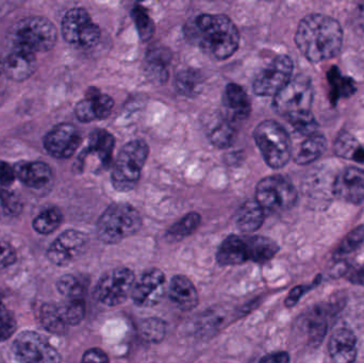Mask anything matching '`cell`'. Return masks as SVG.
Segmentation results:
<instances>
[{"instance_id": "obj_39", "label": "cell", "mask_w": 364, "mask_h": 363, "mask_svg": "<svg viewBox=\"0 0 364 363\" xmlns=\"http://www.w3.org/2000/svg\"><path fill=\"white\" fill-rule=\"evenodd\" d=\"M176 87L181 94L192 96L199 93L201 87V77L194 70H181L176 77Z\"/></svg>"}, {"instance_id": "obj_48", "label": "cell", "mask_w": 364, "mask_h": 363, "mask_svg": "<svg viewBox=\"0 0 364 363\" xmlns=\"http://www.w3.org/2000/svg\"><path fill=\"white\" fill-rule=\"evenodd\" d=\"M309 290V288L307 287H295L292 291L289 294L288 298L286 300V306L287 307H293L297 304L299 300H301V296L305 294V292H307Z\"/></svg>"}, {"instance_id": "obj_18", "label": "cell", "mask_w": 364, "mask_h": 363, "mask_svg": "<svg viewBox=\"0 0 364 363\" xmlns=\"http://www.w3.org/2000/svg\"><path fill=\"white\" fill-rule=\"evenodd\" d=\"M2 61H4L6 79L17 81V82L29 78L38 67V61L34 53L18 50V49H14Z\"/></svg>"}, {"instance_id": "obj_47", "label": "cell", "mask_w": 364, "mask_h": 363, "mask_svg": "<svg viewBox=\"0 0 364 363\" xmlns=\"http://www.w3.org/2000/svg\"><path fill=\"white\" fill-rule=\"evenodd\" d=\"M257 363H290V355L286 352L269 354L259 359Z\"/></svg>"}, {"instance_id": "obj_10", "label": "cell", "mask_w": 364, "mask_h": 363, "mask_svg": "<svg viewBox=\"0 0 364 363\" xmlns=\"http://www.w3.org/2000/svg\"><path fill=\"white\" fill-rule=\"evenodd\" d=\"M62 36L73 46L90 48L97 44L100 29L87 10L83 8L70 9L62 21Z\"/></svg>"}, {"instance_id": "obj_35", "label": "cell", "mask_w": 364, "mask_h": 363, "mask_svg": "<svg viewBox=\"0 0 364 363\" xmlns=\"http://www.w3.org/2000/svg\"><path fill=\"white\" fill-rule=\"evenodd\" d=\"M328 81L331 87L333 102H337L340 98L348 97L356 91L354 81L348 77L342 76L336 67L329 70Z\"/></svg>"}, {"instance_id": "obj_42", "label": "cell", "mask_w": 364, "mask_h": 363, "mask_svg": "<svg viewBox=\"0 0 364 363\" xmlns=\"http://www.w3.org/2000/svg\"><path fill=\"white\" fill-rule=\"evenodd\" d=\"M23 207V202L14 192L0 187V210L4 215L16 217L21 215Z\"/></svg>"}, {"instance_id": "obj_43", "label": "cell", "mask_w": 364, "mask_h": 363, "mask_svg": "<svg viewBox=\"0 0 364 363\" xmlns=\"http://www.w3.org/2000/svg\"><path fill=\"white\" fill-rule=\"evenodd\" d=\"M364 242V226H359L356 229L350 232L342 241L341 244L336 251L337 257H343L356 251Z\"/></svg>"}, {"instance_id": "obj_32", "label": "cell", "mask_w": 364, "mask_h": 363, "mask_svg": "<svg viewBox=\"0 0 364 363\" xmlns=\"http://www.w3.org/2000/svg\"><path fill=\"white\" fill-rule=\"evenodd\" d=\"M201 217L198 213H188L182 217L181 221L175 223L166 234V239L168 242H178L186 237L191 236L200 225Z\"/></svg>"}, {"instance_id": "obj_2", "label": "cell", "mask_w": 364, "mask_h": 363, "mask_svg": "<svg viewBox=\"0 0 364 363\" xmlns=\"http://www.w3.org/2000/svg\"><path fill=\"white\" fill-rule=\"evenodd\" d=\"M186 36L218 60L228 59L239 48V30L226 15H198L186 26Z\"/></svg>"}, {"instance_id": "obj_13", "label": "cell", "mask_w": 364, "mask_h": 363, "mask_svg": "<svg viewBox=\"0 0 364 363\" xmlns=\"http://www.w3.org/2000/svg\"><path fill=\"white\" fill-rule=\"evenodd\" d=\"M89 238L85 232L66 230L49 246L47 257L51 264L64 266L76 260L87 249Z\"/></svg>"}, {"instance_id": "obj_25", "label": "cell", "mask_w": 364, "mask_h": 363, "mask_svg": "<svg viewBox=\"0 0 364 363\" xmlns=\"http://www.w3.org/2000/svg\"><path fill=\"white\" fill-rule=\"evenodd\" d=\"M327 145L326 138L322 134L314 132L306 136V140L294 155V161L299 166L312 163L326 151Z\"/></svg>"}, {"instance_id": "obj_4", "label": "cell", "mask_w": 364, "mask_h": 363, "mask_svg": "<svg viewBox=\"0 0 364 363\" xmlns=\"http://www.w3.org/2000/svg\"><path fill=\"white\" fill-rule=\"evenodd\" d=\"M140 213L129 204H112L100 215L96 226L98 239L105 244H117L140 230Z\"/></svg>"}, {"instance_id": "obj_28", "label": "cell", "mask_w": 364, "mask_h": 363, "mask_svg": "<svg viewBox=\"0 0 364 363\" xmlns=\"http://www.w3.org/2000/svg\"><path fill=\"white\" fill-rule=\"evenodd\" d=\"M114 146V136L107 130L98 129L92 134L91 139H90L89 151L95 153L105 166H108L112 161Z\"/></svg>"}, {"instance_id": "obj_38", "label": "cell", "mask_w": 364, "mask_h": 363, "mask_svg": "<svg viewBox=\"0 0 364 363\" xmlns=\"http://www.w3.org/2000/svg\"><path fill=\"white\" fill-rule=\"evenodd\" d=\"M59 307L64 322L68 326L78 325L85 319V303L82 298L68 300V302Z\"/></svg>"}, {"instance_id": "obj_19", "label": "cell", "mask_w": 364, "mask_h": 363, "mask_svg": "<svg viewBox=\"0 0 364 363\" xmlns=\"http://www.w3.org/2000/svg\"><path fill=\"white\" fill-rule=\"evenodd\" d=\"M227 119L231 121H245L252 112V104L245 90L237 83H229L224 92Z\"/></svg>"}, {"instance_id": "obj_36", "label": "cell", "mask_w": 364, "mask_h": 363, "mask_svg": "<svg viewBox=\"0 0 364 363\" xmlns=\"http://www.w3.org/2000/svg\"><path fill=\"white\" fill-rule=\"evenodd\" d=\"M139 334L147 342L158 343L164 340L166 334V325L157 318L145 319L139 324Z\"/></svg>"}, {"instance_id": "obj_6", "label": "cell", "mask_w": 364, "mask_h": 363, "mask_svg": "<svg viewBox=\"0 0 364 363\" xmlns=\"http://www.w3.org/2000/svg\"><path fill=\"white\" fill-rule=\"evenodd\" d=\"M254 139L267 166L282 168L292 157L290 134L277 121L267 119L254 130Z\"/></svg>"}, {"instance_id": "obj_8", "label": "cell", "mask_w": 364, "mask_h": 363, "mask_svg": "<svg viewBox=\"0 0 364 363\" xmlns=\"http://www.w3.org/2000/svg\"><path fill=\"white\" fill-rule=\"evenodd\" d=\"M297 197L294 185L282 175L267 177L257 185L256 200L265 213L289 210L296 204Z\"/></svg>"}, {"instance_id": "obj_3", "label": "cell", "mask_w": 364, "mask_h": 363, "mask_svg": "<svg viewBox=\"0 0 364 363\" xmlns=\"http://www.w3.org/2000/svg\"><path fill=\"white\" fill-rule=\"evenodd\" d=\"M314 87L307 76L295 77L274 97L276 112L286 117L297 132L304 136L316 132V121L311 113Z\"/></svg>"}, {"instance_id": "obj_11", "label": "cell", "mask_w": 364, "mask_h": 363, "mask_svg": "<svg viewBox=\"0 0 364 363\" xmlns=\"http://www.w3.org/2000/svg\"><path fill=\"white\" fill-rule=\"evenodd\" d=\"M19 363H61L59 352L38 332H23L12 345Z\"/></svg>"}, {"instance_id": "obj_49", "label": "cell", "mask_w": 364, "mask_h": 363, "mask_svg": "<svg viewBox=\"0 0 364 363\" xmlns=\"http://www.w3.org/2000/svg\"><path fill=\"white\" fill-rule=\"evenodd\" d=\"M348 279H350L353 283L364 286V264L363 266H360V268L352 271V272L348 274Z\"/></svg>"}, {"instance_id": "obj_24", "label": "cell", "mask_w": 364, "mask_h": 363, "mask_svg": "<svg viewBox=\"0 0 364 363\" xmlns=\"http://www.w3.org/2000/svg\"><path fill=\"white\" fill-rule=\"evenodd\" d=\"M265 211L256 200H246L235 215V225L240 232L252 234L257 232L264 222Z\"/></svg>"}, {"instance_id": "obj_22", "label": "cell", "mask_w": 364, "mask_h": 363, "mask_svg": "<svg viewBox=\"0 0 364 363\" xmlns=\"http://www.w3.org/2000/svg\"><path fill=\"white\" fill-rule=\"evenodd\" d=\"M170 300L182 311H190L198 305V293L194 283L183 275H177L168 287Z\"/></svg>"}, {"instance_id": "obj_27", "label": "cell", "mask_w": 364, "mask_h": 363, "mask_svg": "<svg viewBox=\"0 0 364 363\" xmlns=\"http://www.w3.org/2000/svg\"><path fill=\"white\" fill-rule=\"evenodd\" d=\"M172 59V53L166 47L155 46L149 49L146 55L147 70L151 77L158 82H164L168 77V64Z\"/></svg>"}, {"instance_id": "obj_45", "label": "cell", "mask_w": 364, "mask_h": 363, "mask_svg": "<svg viewBox=\"0 0 364 363\" xmlns=\"http://www.w3.org/2000/svg\"><path fill=\"white\" fill-rule=\"evenodd\" d=\"M81 363H109V357L102 350L90 349L83 354Z\"/></svg>"}, {"instance_id": "obj_37", "label": "cell", "mask_w": 364, "mask_h": 363, "mask_svg": "<svg viewBox=\"0 0 364 363\" xmlns=\"http://www.w3.org/2000/svg\"><path fill=\"white\" fill-rule=\"evenodd\" d=\"M132 15L141 40L144 42L151 40L153 38L154 32H155V26H154L153 19L149 16L147 9L141 4H136L132 8Z\"/></svg>"}, {"instance_id": "obj_41", "label": "cell", "mask_w": 364, "mask_h": 363, "mask_svg": "<svg viewBox=\"0 0 364 363\" xmlns=\"http://www.w3.org/2000/svg\"><path fill=\"white\" fill-rule=\"evenodd\" d=\"M16 326L14 315L6 307L4 296L0 293V342L10 339L14 335Z\"/></svg>"}, {"instance_id": "obj_14", "label": "cell", "mask_w": 364, "mask_h": 363, "mask_svg": "<svg viewBox=\"0 0 364 363\" xmlns=\"http://www.w3.org/2000/svg\"><path fill=\"white\" fill-rule=\"evenodd\" d=\"M166 292V275L158 269H151L136 281L132 298L136 306L151 308L164 300Z\"/></svg>"}, {"instance_id": "obj_26", "label": "cell", "mask_w": 364, "mask_h": 363, "mask_svg": "<svg viewBox=\"0 0 364 363\" xmlns=\"http://www.w3.org/2000/svg\"><path fill=\"white\" fill-rule=\"evenodd\" d=\"M248 261L264 264L275 257L279 246L275 241L262 236L245 237Z\"/></svg>"}, {"instance_id": "obj_31", "label": "cell", "mask_w": 364, "mask_h": 363, "mask_svg": "<svg viewBox=\"0 0 364 363\" xmlns=\"http://www.w3.org/2000/svg\"><path fill=\"white\" fill-rule=\"evenodd\" d=\"M40 320L43 327L53 335H64L68 327L64 322L58 305H43L40 311Z\"/></svg>"}, {"instance_id": "obj_33", "label": "cell", "mask_w": 364, "mask_h": 363, "mask_svg": "<svg viewBox=\"0 0 364 363\" xmlns=\"http://www.w3.org/2000/svg\"><path fill=\"white\" fill-rule=\"evenodd\" d=\"M306 327L310 342L314 345H320L327 330V320L324 310L316 309L312 311L306 319Z\"/></svg>"}, {"instance_id": "obj_21", "label": "cell", "mask_w": 364, "mask_h": 363, "mask_svg": "<svg viewBox=\"0 0 364 363\" xmlns=\"http://www.w3.org/2000/svg\"><path fill=\"white\" fill-rule=\"evenodd\" d=\"M17 178L27 187L42 189L53 179L50 166L44 162H21L14 168Z\"/></svg>"}, {"instance_id": "obj_7", "label": "cell", "mask_w": 364, "mask_h": 363, "mask_svg": "<svg viewBox=\"0 0 364 363\" xmlns=\"http://www.w3.org/2000/svg\"><path fill=\"white\" fill-rule=\"evenodd\" d=\"M149 153V145L143 140L132 141L122 148L111 176L117 191L129 192L136 188Z\"/></svg>"}, {"instance_id": "obj_40", "label": "cell", "mask_w": 364, "mask_h": 363, "mask_svg": "<svg viewBox=\"0 0 364 363\" xmlns=\"http://www.w3.org/2000/svg\"><path fill=\"white\" fill-rule=\"evenodd\" d=\"M57 289L62 296H65L68 300H74V298H81V296L85 292V285L78 277L68 274L63 275L58 281Z\"/></svg>"}, {"instance_id": "obj_16", "label": "cell", "mask_w": 364, "mask_h": 363, "mask_svg": "<svg viewBox=\"0 0 364 363\" xmlns=\"http://www.w3.org/2000/svg\"><path fill=\"white\" fill-rule=\"evenodd\" d=\"M336 195L352 204L364 202V170L350 166L338 175L333 185Z\"/></svg>"}, {"instance_id": "obj_20", "label": "cell", "mask_w": 364, "mask_h": 363, "mask_svg": "<svg viewBox=\"0 0 364 363\" xmlns=\"http://www.w3.org/2000/svg\"><path fill=\"white\" fill-rule=\"evenodd\" d=\"M357 340L354 332L341 328L333 332L328 351L333 363H354L357 357Z\"/></svg>"}, {"instance_id": "obj_15", "label": "cell", "mask_w": 364, "mask_h": 363, "mask_svg": "<svg viewBox=\"0 0 364 363\" xmlns=\"http://www.w3.org/2000/svg\"><path fill=\"white\" fill-rule=\"evenodd\" d=\"M81 143L78 128L73 124H60L45 136L44 146L49 155L58 159L72 157Z\"/></svg>"}, {"instance_id": "obj_46", "label": "cell", "mask_w": 364, "mask_h": 363, "mask_svg": "<svg viewBox=\"0 0 364 363\" xmlns=\"http://www.w3.org/2000/svg\"><path fill=\"white\" fill-rule=\"evenodd\" d=\"M16 178L15 170L4 161H0V185H10Z\"/></svg>"}, {"instance_id": "obj_34", "label": "cell", "mask_w": 364, "mask_h": 363, "mask_svg": "<svg viewBox=\"0 0 364 363\" xmlns=\"http://www.w3.org/2000/svg\"><path fill=\"white\" fill-rule=\"evenodd\" d=\"M63 221V215L58 208H49L33 220L34 230L41 234H49L57 230Z\"/></svg>"}, {"instance_id": "obj_50", "label": "cell", "mask_w": 364, "mask_h": 363, "mask_svg": "<svg viewBox=\"0 0 364 363\" xmlns=\"http://www.w3.org/2000/svg\"><path fill=\"white\" fill-rule=\"evenodd\" d=\"M6 76L4 72V61L0 59V93H1L2 89H4V80H6Z\"/></svg>"}, {"instance_id": "obj_23", "label": "cell", "mask_w": 364, "mask_h": 363, "mask_svg": "<svg viewBox=\"0 0 364 363\" xmlns=\"http://www.w3.org/2000/svg\"><path fill=\"white\" fill-rule=\"evenodd\" d=\"M216 261L220 266H239L248 261L247 244L245 237L231 234L223 241L216 253Z\"/></svg>"}, {"instance_id": "obj_17", "label": "cell", "mask_w": 364, "mask_h": 363, "mask_svg": "<svg viewBox=\"0 0 364 363\" xmlns=\"http://www.w3.org/2000/svg\"><path fill=\"white\" fill-rule=\"evenodd\" d=\"M114 100L98 90L91 89L85 99L77 104L75 114L83 123L105 119L112 112Z\"/></svg>"}, {"instance_id": "obj_9", "label": "cell", "mask_w": 364, "mask_h": 363, "mask_svg": "<svg viewBox=\"0 0 364 363\" xmlns=\"http://www.w3.org/2000/svg\"><path fill=\"white\" fill-rule=\"evenodd\" d=\"M134 285L136 275L130 269H113L98 281L95 288L96 300L105 306H119L132 296Z\"/></svg>"}, {"instance_id": "obj_44", "label": "cell", "mask_w": 364, "mask_h": 363, "mask_svg": "<svg viewBox=\"0 0 364 363\" xmlns=\"http://www.w3.org/2000/svg\"><path fill=\"white\" fill-rule=\"evenodd\" d=\"M16 261V251L12 245L0 242V270L12 266Z\"/></svg>"}, {"instance_id": "obj_29", "label": "cell", "mask_w": 364, "mask_h": 363, "mask_svg": "<svg viewBox=\"0 0 364 363\" xmlns=\"http://www.w3.org/2000/svg\"><path fill=\"white\" fill-rule=\"evenodd\" d=\"M210 142L218 148L231 146L237 138V128L229 119H220L208 134Z\"/></svg>"}, {"instance_id": "obj_12", "label": "cell", "mask_w": 364, "mask_h": 363, "mask_svg": "<svg viewBox=\"0 0 364 363\" xmlns=\"http://www.w3.org/2000/svg\"><path fill=\"white\" fill-rule=\"evenodd\" d=\"M293 61L286 55H279L263 68L254 81L255 94L258 96L275 97L291 80L293 74Z\"/></svg>"}, {"instance_id": "obj_30", "label": "cell", "mask_w": 364, "mask_h": 363, "mask_svg": "<svg viewBox=\"0 0 364 363\" xmlns=\"http://www.w3.org/2000/svg\"><path fill=\"white\" fill-rule=\"evenodd\" d=\"M335 151L337 156L344 159L364 163V148L360 143L348 132H342L335 143Z\"/></svg>"}, {"instance_id": "obj_1", "label": "cell", "mask_w": 364, "mask_h": 363, "mask_svg": "<svg viewBox=\"0 0 364 363\" xmlns=\"http://www.w3.org/2000/svg\"><path fill=\"white\" fill-rule=\"evenodd\" d=\"M343 36V29L337 19L325 14H310L299 23L295 43L304 57L318 63L338 55Z\"/></svg>"}, {"instance_id": "obj_5", "label": "cell", "mask_w": 364, "mask_h": 363, "mask_svg": "<svg viewBox=\"0 0 364 363\" xmlns=\"http://www.w3.org/2000/svg\"><path fill=\"white\" fill-rule=\"evenodd\" d=\"M55 25L44 17H26L17 21L10 31L14 49L34 53L53 48L57 42Z\"/></svg>"}]
</instances>
